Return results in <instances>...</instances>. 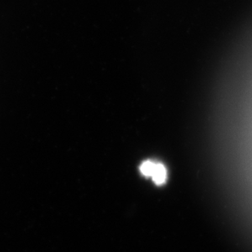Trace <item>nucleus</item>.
Listing matches in <instances>:
<instances>
[{
  "mask_svg": "<svg viewBox=\"0 0 252 252\" xmlns=\"http://www.w3.org/2000/svg\"><path fill=\"white\" fill-rule=\"evenodd\" d=\"M140 171L146 177L152 178L156 185H164L167 180V170L161 163L146 160L141 164Z\"/></svg>",
  "mask_w": 252,
  "mask_h": 252,
  "instance_id": "nucleus-1",
  "label": "nucleus"
}]
</instances>
